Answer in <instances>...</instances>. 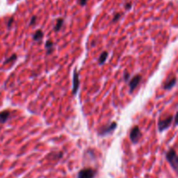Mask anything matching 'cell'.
Listing matches in <instances>:
<instances>
[{"mask_svg": "<svg viewBox=\"0 0 178 178\" xmlns=\"http://www.w3.org/2000/svg\"><path fill=\"white\" fill-rule=\"evenodd\" d=\"M12 21H13V19H12V18H10V21H9V23H8V28H10V24L12 23Z\"/></svg>", "mask_w": 178, "mask_h": 178, "instance_id": "obj_19", "label": "cell"}, {"mask_svg": "<svg viewBox=\"0 0 178 178\" xmlns=\"http://www.w3.org/2000/svg\"><path fill=\"white\" fill-rule=\"evenodd\" d=\"M95 175L96 171L90 168H88L80 170L77 174V178H94Z\"/></svg>", "mask_w": 178, "mask_h": 178, "instance_id": "obj_5", "label": "cell"}, {"mask_svg": "<svg viewBox=\"0 0 178 178\" xmlns=\"http://www.w3.org/2000/svg\"><path fill=\"white\" fill-rule=\"evenodd\" d=\"M130 7H131V6H130V4H126V9H127V10H129Z\"/></svg>", "mask_w": 178, "mask_h": 178, "instance_id": "obj_20", "label": "cell"}, {"mask_svg": "<svg viewBox=\"0 0 178 178\" xmlns=\"http://www.w3.org/2000/svg\"><path fill=\"white\" fill-rule=\"evenodd\" d=\"M45 48L48 50L47 51V54H50L53 52V42L51 41H47L46 44H45Z\"/></svg>", "mask_w": 178, "mask_h": 178, "instance_id": "obj_12", "label": "cell"}, {"mask_svg": "<svg viewBox=\"0 0 178 178\" xmlns=\"http://www.w3.org/2000/svg\"><path fill=\"white\" fill-rule=\"evenodd\" d=\"M43 37H44V32H43V31H42V30H37L36 32H35L34 35H33V39H34L35 41H40V40H42Z\"/></svg>", "mask_w": 178, "mask_h": 178, "instance_id": "obj_10", "label": "cell"}, {"mask_svg": "<svg viewBox=\"0 0 178 178\" xmlns=\"http://www.w3.org/2000/svg\"><path fill=\"white\" fill-rule=\"evenodd\" d=\"M10 112L9 110H3L0 112V123H4L10 118Z\"/></svg>", "mask_w": 178, "mask_h": 178, "instance_id": "obj_8", "label": "cell"}, {"mask_svg": "<svg viewBox=\"0 0 178 178\" xmlns=\"http://www.w3.org/2000/svg\"><path fill=\"white\" fill-rule=\"evenodd\" d=\"M141 80H142V77L141 75H136L134 78H132V80L129 81V92L132 93L135 88L139 85V83L141 82Z\"/></svg>", "mask_w": 178, "mask_h": 178, "instance_id": "obj_7", "label": "cell"}, {"mask_svg": "<svg viewBox=\"0 0 178 178\" xmlns=\"http://www.w3.org/2000/svg\"><path fill=\"white\" fill-rule=\"evenodd\" d=\"M174 117L172 115H170L168 118L164 119V120H160L159 122H158V129L160 132H163V130L169 128L172 123V120H173Z\"/></svg>", "mask_w": 178, "mask_h": 178, "instance_id": "obj_4", "label": "cell"}, {"mask_svg": "<svg viewBox=\"0 0 178 178\" xmlns=\"http://www.w3.org/2000/svg\"><path fill=\"white\" fill-rule=\"evenodd\" d=\"M17 59V55L16 54H13L12 56H10V58H8L7 59H5L4 60V64H7V63H10V62H11V61H15Z\"/></svg>", "mask_w": 178, "mask_h": 178, "instance_id": "obj_14", "label": "cell"}, {"mask_svg": "<svg viewBox=\"0 0 178 178\" xmlns=\"http://www.w3.org/2000/svg\"><path fill=\"white\" fill-rule=\"evenodd\" d=\"M36 16H33L32 18H31V22H30V25H35V22H36Z\"/></svg>", "mask_w": 178, "mask_h": 178, "instance_id": "obj_17", "label": "cell"}, {"mask_svg": "<svg viewBox=\"0 0 178 178\" xmlns=\"http://www.w3.org/2000/svg\"><path fill=\"white\" fill-rule=\"evenodd\" d=\"M129 77H130V75H129V72H128V71H124V72H123V78H124V81L125 82H128L129 81Z\"/></svg>", "mask_w": 178, "mask_h": 178, "instance_id": "obj_15", "label": "cell"}, {"mask_svg": "<svg viewBox=\"0 0 178 178\" xmlns=\"http://www.w3.org/2000/svg\"><path fill=\"white\" fill-rule=\"evenodd\" d=\"M176 83H177V78L174 77L171 80H170L167 82H165V84L163 85V88L166 89V90H170V89H171L172 87H175Z\"/></svg>", "mask_w": 178, "mask_h": 178, "instance_id": "obj_9", "label": "cell"}, {"mask_svg": "<svg viewBox=\"0 0 178 178\" xmlns=\"http://www.w3.org/2000/svg\"><path fill=\"white\" fill-rule=\"evenodd\" d=\"M79 2H80L81 5H85L87 3V0H79Z\"/></svg>", "mask_w": 178, "mask_h": 178, "instance_id": "obj_18", "label": "cell"}, {"mask_svg": "<svg viewBox=\"0 0 178 178\" xmlns=\"http://www.w3.org/2000/svg\"><path fill=\"white\" fill-rule=\"evenodd\" d=\"M63 25V18H58V19L57 20V24H56V25H55L54 31H55V32L60 31V29L62 28Z\"/></svg>", "mask_w": 178, "mask_h": 178, "instance_id": "obj_13", "label": "cell"}, {"mask_svg": "<svg viewBox=\"0 0 178 178\" xmlns=\"http://www.w3.org/2000/svg\"><path fill=\"white\" fill-rule=\"evenodd\" d=\"M107 58H108V53H107L106 51L104 52V53H102V54L100 55V57H99V59H98V64H99V65L104 64Z\"/></svg>", "mask_w": 178, "mask_h": 178, "instance_id": "obj_11", "label": "cell"}, {"mask_svg": "<svg viewBox=\"0 0 178 178\" xmlns=\"http://www.w3.org/2000/svg\"><path fill=\"white\" fill-rule=\"evenodd\" d=\"M122 16V14L121 13H117L115 16H114V18H113V20H112V22H116V21H118L119 18H120V17Z\"/></svg>", "mask_w": 178, "mask_h": 178, "instance_id": "obj_16", "label": "cell"}, {"mask_svg": "<svg viewBox=\"0 0 178 178\" xmlns=\"http://www.w3.org/2000/svg\"><path fill=\"white\" fill-rule=\"evenodd\" d=\"M79 77H78V73H77V71L76 69L74 70V72H73V87H72V94H76L78 91V88H79Z\"/></svg>", "mask_w": 178, "mask_h": 178, "instance_id": "obj_6", "label": "cell"}, {"mask_svg": "<svg viewBox=\"0 0 178 178\" xmlns=\"http://www.w3.org/2000/svg\"><path fill=\"white\" fill-rule=\"evenodd\" d=\"M142 137V133L140 131V128L138 126H135L131 131H130V134H129V138H130V141L133 142V143H136L139 141V140L141 139Z\"/></svg>", "mask_w": 178, "mask_h": 178, "instance_id": "obj_3", "label": "cell"}, {"mask_svg": "<svg viewBox=\"0 0 178 178\" xmlns=\"http://www.w3.org/2000/svg\"><path fill=\"white\" fill-rule=\"evenodd\" d=\"M166 159L170 163L171 167L175 170H177L178 166V158L177 152H176V150L174 148H170L169 149V151L166 154Z\"/></svg>", "mask_w": 178, "mask_h": 178, "instance_id": "obj_1", "label": "cell"}, {"mask_svg": "<svg viewBox=\"0 0 178 178\" xmlns=\"http://www.w3.org/2000/svg\"><path fill=\"white\" fill-rule=\"evenodd\" d=\"M118 127V124L117 122H112L109 125H106V126H104L102 127L99 130H98V134L101 135V136H105V135H108L110 134H111Z\"/></svg>", "mask_w": 178, "mask_h": 178, "instance_id": "obj_2", "label": "cell"}]
</instances>
